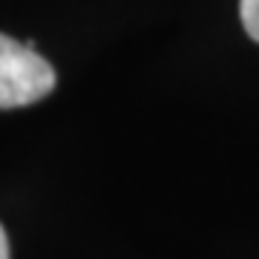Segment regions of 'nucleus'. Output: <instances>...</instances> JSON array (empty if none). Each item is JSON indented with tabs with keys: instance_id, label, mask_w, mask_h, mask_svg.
<instances>
[{
	"instance_id": "7ed1b4c3",
	"label": "nucleus",
	"mask_w": 259,
	"mask_h": 259,
	"mask_svg": "<svg viewBox=\"0 0 259 259\" xmlns=\"http://www.w3.org/2000/svg\"><path fill=\"white\" fill-rule=\"evenodd\" d=\"M0 259H9V239H6L3 225H0Z\"/></svg>"
},
{
	"instance_id": "f03ea898",
	"label": "nucleus",
	"mask_w": 259,
	"mask_h": 259,
	"mask_svg": "<svg viewBox=\"0 0 259 259\" xmlns=\"http://www.w3.org/2000/svg\"><path fill=\"white\" fill-rule=\"evenodd\" d=\"M239 18L245 32L259 44V0H239Z\"/></svg>"
},
{
	"instance_id": "f257e3e1",
	"label": "nucleus",
	"mask_w": 259,
	"mask_h": 259,
	"mask_svg": "<svg viewBox=\"0 0 259 259\" xmlns=\"http://www.w3.org/2000/svg\"><path fill=\"white\" fill-rule=\"evenodd\" d=\"M55 90V69L35 52V40L18 44L0 32V110H15L47 98Z\"/></svg>"
}]
</instances>
